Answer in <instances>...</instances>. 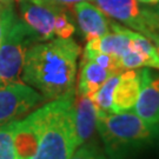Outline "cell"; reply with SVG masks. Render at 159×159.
<instances>
[{"label":"cell","mask_w":159,"mask_h":159,"mask_svg":"<svg viewBox=\"0 0 159 159\" xmlns=\"http://www.w3.org/2000/svg\"><path fill=\"white\" fill-rule=\"evenodd\" d=\"M80 52V46L71 37L35 43L26 52L21 80L46 102L65 96L75 90Z\"/></svg>","instance_id":"1"},{"label":"cell","mask_w":159,"mask_h":159,"mask_svg":"<svg viewBox=\"0 0 159 159\" xmlns=\"http://www.w3.org/2000/svg\"><path fill=\"white\" fill-rule=\"evenodd\" d=\"M74 93L75 90L27 114L37 132L32 159H70L79 146L73 120Z\"/></svg>","instance_id":"2"},{"label":"cell","mask_w":159,"mask_h":159,"mask_svg":"<svg viewBox=\"0 0 159 159\" xmlns=\"http://www.w3.org/2000/svg\"><path fill=\"white\" fill-rule=\"evenodd\" d=\"M97 114V130L108 159H130L158 140V127L148 125L133 111Z\"/></svg>","instance_id":"3"},{"label":"cell","mask_w":159,"mask_h":159,"mask_svg":"<svg viewBox=\"0 0 159 159\" xmlns=\"http://www.w3.org/2000/svg\"><path fill=\"white\" fill-rule=\"evenodd\" d=\"M20 20L35 43L56 38H70L75 31L67 8L45 0H20Z\"/></svg>","instance_id":"4"},{"label":"cell","mask_w":159,"mask_h":159,"mask_svg":"<svg viewBox=\"0 0 159 159\" xmlns=\"http://www.w3.org/2000/svg\"><path fill=\"white\" fill-rule=\"evenodd\" d=\"M140 89V68L125 70L111 75L90 98L97 113L132 111Z\"/></svg>","instance_id":"5"},{"label":"cell","mask_w":159,"mask_h":159,"mask_svg":"<svg viewBox=\"0 0 159 159\" xmlns=\"http://www.w3.org/2000/svg\"><path fill=\"white\" fill-rule=\"evenodd\" d=\"M35 41L29 27L19 18H16L0 41V87L23 81L21 72L25 56Z\"/></svg>","instance_id":"6"},{"label":"cell","mask_w":159,"mask_h":159,"mask_svg":"<svg viewBox=\"0 0 159 159\" xmlns=\"http://www.w3.org/2000/svg\"><path fill=\"white\" fill-rule=\"evenodd\" d=\"M100 11L112 19L139 33L146 34L158 31L159 19L153 8L138 0H92Z\"/></svg>","instance_id":"7"},{"label":"cell","mask_w":159,"mask_h":159,"mask_svg":"<svg viewBox=\"0 0 159 159\" xmlns=\"http://www.w3.org/2000/svg\"><path fill=\"white\" fill-rule=\"evenodd\" d=\"M44 102H46L44 97L23 81L1 86L0 125L21 119Z\"/></svg>","instance_id":"8"},{"label":"cell","mask_w":159,"mask_h":159,"mask_svg":"<svg viewBox=\"0 0 159 159\" xmlns=\"http://www.w3.org/2000/svg\"><path fill=\"white\" fill-rule=\"evenodd\" d=\"M148 125L159 129V73L140 68V89L132 110Z\"/></svg>","instance_id":"9"},{"label":"cell","mask_w":159,"mask_h":159,"mask_svg":"<svg viewBox=\"0 0 159 159\" xmlns=\"http://www.w3.org/2000/svg\"><path fill=\"white\" fill-rule=\"evenodd\" d=\"M72 10L86 41L100 38L111 31V19L106 17L94 4L80 1L74 4Z\"/></svg>","instance_id":"10"},{"label":"cell","mask_w":159,"mask_h":159,"mask_svg":"<svg viewBox=\"0 0 159 159\" xmlns=\"http://www.w3.org/2000/svg\"><path fill=\"white\" fill-rule=\"evenodd\" d=\"M97 108L89 96L75 91L73 98V120L78 144L91 140L97 130Z\"/></svg>","instance_id":"11"},{"label":"cell","mask_w":159,"mask_h":159,"mask_svg":"<svg viewBox=\"0 0 159 159\" xmlns=\"http://www.w3.org/2000/svg\"><path fill=\"white\" fill-rule=\"evenodd\" d=\"M116 73L119 72H114L113 70L102 66L91 58L83 56L80 61L78 86L75 91L80 94L91 97L111 75Z\"/></svg>","instance_id":"12"},{"label":"cell","mask_w":159,"mask_h":159,"mask_svg":"<svg viewBox=\"0 0 159 159\" xmlns=\"http://www.w3.org/2000/svg\"><path fill=\"white\" fill-rule=\"evenodd\" d=\"M0 159H17L13 143V121L0 125Z\"/></svg>","instance_id":"13"},{"label":"cell","mask_w":159,"mask_h":159,"mask_svg":"<svg viewBox=\"0 0 159 159\" xmlns=\"http://www.w3.org/2000/svg\"><path fill=\"white\" fill-rule=\"evenodd\" d=\"M70 159H108L102 148L94 140H89L75 148Z\"/></svg>","instance_id":"14"},{"label":"cell","mask_w":159,"mask_h":159,"mask_svg":"<svg viewBox=\"0 0 159 159\" xmlns=\"http://www.w3.org/2000/svg\"><path fill=\"white\" fill-rule=\"evenodd\" d=\"M13 1L14 0H7L4 2H0V41L4 34L6 33V31L11 27V25L17 18Z\"/></svg>","instance_id":"15"},{"label":"cell","mask_w":159,"mask_h":159,"mask_svg":"<svg viewBox=\"0 0 159 159\" xmlns=\"http://www.w3.org/2000/svg\"><path fill=\"white\" fill-rule=\"evenodd\" d=\"M45 1H48L51 4H54V5L61 6V7H65L67 10H72L74 4L80 2V1H89V0H45Z\"/></svg>","instance_id":"16"},{"label":"cell","mask_w":159,"mask_h":159,"mask_svg":"<svg viewBox=\"0 0 159 159\" xmlns=\"http://www.w3.org/2000/svg\"><path fill=\"white\" fill-rule=\"evenodd\" d=\"M145 37H148V39L153 43L154 47L157 48V51L159 53V30L158 31H154V32H151V33L146 34Z\"/></svg>","instance_id":"17"},{"label":"cell","mask_w":159,"mask_h":159,"mask_svg":"<svg viewBox=\"0 0 159 159\" xmlns=\"http://www.w3.org/2000/svg\"><path fill=\"white\" fill-rule=\"evenodd\" d=\"M138 1L144 4V5H148V6H153L157 2H159V0H138Z\"/></svg>","instance_id":"18"},{"label":"cell","mask_w":159,"mask_h":159,"mask_svg":"<svg viewBox=\"0 0 159 159\" xmlns=\"http://www.w3.org/2000/svg\"><path fill=\"white\" fill-rule=\"evenodd\" d=\"M152 8H153L154 13L157 14V17H158V19H159V2H157V4L154 5V7L152 6Z\"/></svg>","instance_id":"19"},{"label":"cell","mask_w":159,"mask_h":159,"mask_svg":"<svg viewBox=\"0 0 159 159\" xmlns=\"http://www.w3.org/2000/svg\"><path fill=\"white\" fill-rule=\"evenodd\" d=\"M4 1H7V0H0V2H4Z\"/></svg>","instance_id":"20"},{"label":"cell","mask_w":159,"mask_h":159,"mask_svg":"<svg viewBox=\"0 0 159 159\" xmlns=\"http://www.w3.org/2000/svg\"><path fill=\"white\" fill-rule=\"evenodd\" d=\"M158 140H159V133H158Z\"/></svg>","instance_id":"21"},{"label":"cell","mask_w":159,"mask_h":159,"mask_svg":"<svg viewBox=\"0 0 159 159\" xmlns=\"http://www.w3.org/2000/svg\"><path fill=\"white\" fill-rule=\"evenodd\" d=\"M16 1H20V0H16Z\"/></svg>","instance_id":"22"}]
</instances>
